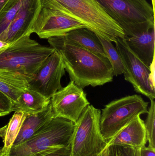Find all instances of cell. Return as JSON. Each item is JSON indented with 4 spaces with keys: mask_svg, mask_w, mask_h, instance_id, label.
<instances>
[{
    "mask_svg": "<svg viewBox=\"0 0 155 156\" xmlns=\"http://www.w3.org/2000/svg\"><path fill=\"white\" fill-rule=\"evenodd\" d=\"M48 42L61 55L71 81L80 88L113 81V69L106 58L67 40L64 35L50 37Z\"/></svg>",
    "mask_w": 155,
    "mask_h": 156,
    "instance_id": "1",
    "label": "cell"
},
{
    "mask_svg": "<svg viewBox=\"0 0 155 156\" xmlns=\"http://www.w3.org/2000/svg\"><path fill=\"white\" fill-rule=\"evenodd\" d=\"M42 7L59 11L83 24L100 38L115 42L124 38L123 29L96 0H41Z\"/></svg>",
    "mask_w": 155,
    "mask_h": 156,
    "instance_id": "2",
    "label": "cell"
},
{
    "mask_svg": "<svg viewBox=\"0 0 155 156\" xmlns=\"http://www.w3.org/2000/svg\"><path fill=\"white\" fill-rule=\"evenodd\" d=\"M30 36L22 37L0 52V71L24 76L28 82L55 51L51 46L42 45L31 39Z\"/></svg>",
    "mask_w": 155,
    "mask_h": 156,
    "instance_id": "3",
    "label": "cell"
},
{
    "mask_svg": "<svg viewBox=\"0 0 155 156\" xmlns=\"http://www.w3.org/2000/svg\"><path fill=\"white\" fill-rule=\"evenodd\" d=\"M105 12L132 37L155 27V10L146 0H96Z\"/></svg>",
    "mask_w": 155,
    "mask_h": 156,
    "instance_id": "4",
    "label": "cell"
},
{
    "mask_svg": "<svg viewBox=\"0 0 155 156\" xmlns=\"http://www.w3.org/2000/svg\"><path fill=\"white\" fill-rule=\"evenodd\" d=\"M75 123L61 117H54L32 136L12 147L8 156H43L50 148L71 145Z\"/></svg>",
    "mask_w": 155,
    "mask_h": 156,
    "instance_id": "5",
    "label": "cell"
},
{
    "mask_svg": "<svg viewBox=\"0 0 155 156\" xmlns=\"http://www.w3.org/2000/svg\"><path fill=\"white\" fill-rule=\"evenodd\" d=\"M148 102L137 94L128 95L112 101L102 109L100 129L106 142L138 115L147 114Z\"/></svg>",
    "mask_w": 155,
    "mask_h": 156,
    "instance_id": "6",
    "label": "cell"
},
{
    "mask_svg": "<svg viewBox=\"0 0 155 156\" xmlns=\"http://www.w3.org/2000/svg\"><path fill=\"white\" fill-rule=\"evenodd\" d=\"M101 114V110L90 105L75 123L72 156H92L105 148L107 142L100 129Z\"/></svg>",
    "mask_w": 155,
    "mask_h": 156,
    "instance_id": "7",
    "label": "cell"
},
{
    "mask_svg": "<svg viewBox=\"0 0 155 156\" xmlns=\"http://www.w3.org/2000/svg\"><path fill=\"white\" fill-rule=\"evenodd\" d=\"M115 43L124 67L125 80L132 84L136 92L150 101L154 100L155 85L151 81L150 68L131 51L123 38L118 37Z\"/></svg>",
    "mask_w": 155,
    "mask_h": 156,
    "instance_id": "8",
    "label": "cell"
},
{
    "mask_svg": "<svg viewBox=\"0 0 155 156\" xmlns=\"http://www.w3.org/2000/svg\"><path fill=\"white\" fill-rule=\"evenodd\" d=\"M55 117H61L76 123L85 109L90 105L83 89L71 81L51 98Z\"/></svg>",
    "mask_w": 155,
    "mask_h": 156,
    "instance_id": "9",
    "label": "cell"
},
{
    "mask_svg": "<svg viewBox=\"0 0 155 156\" xmlns=\"http://www.w3.org/2000/svg\"><path fill=\"white\" fill-rule=\"evenodd\" d=\"M65 68L60 54L55 51L41 66L34 77L29 81V88L48 99L63 88L61 79Z\"/></svg>",
    "mask_w": 155,
    "mask_h": 156,
    "instance_id": "10",
    "label": "cell"
},
{
    "mask_svg": "<svg viewBox=\"0 0 155 156\" xmlns=\"http://www.w3.org/2000/svg\"><path fill=\"white\" fill-rule=\"evenodd\" d=\"M86 27L74 18L58 11L42 7L33 25L32 34L42 39L65 35L68 32Z\"/></svg>",
    "mask_w": 155,
    "mask_h": 156,
    "instance_id": "11",
    "label": "cell"
},
{
    "mask_svg": "<svg viewBox=\"0 0 155 156\" xmlns=\"http://www.w3.org/2000/svg\"><path fill=\"white\" fill-rule=\"evenodd\" d=\"M42 7L41 0H22L16 16L0 37V40L10 44L26 35H31L33 25Z\"/></svg>",
    "mask_w": 155,
    "mask_h": 156,
    "instance_id": "12",
    "label": "cell"
},
{
    "mask_svg": "<svg viewBox=\"0 0 155 156\" xmlns=\"http://www.w3.org/2000/svg\"><path fill=\"white\" fill-rule=\"evenodd\" d=\"M147 142L144 121L138 115L107 142L105 148L110 146L121 145L141 149Z\"/></svg>",
    "mask_w": 155,
    "mask_h": 156,
    "instance_id": "13",
    "label": "cell"
},
{
    "mask_svg": "<svg viewBox=\"0 0 155 156\" xmlns=\"http://www.w3.org/2000/svg\"><path fill=\"white\" fill-rule=\"evenodd\" d=\"M124 39L131 51L150 68L155 61V27Z\"/></svg>",
    "mask_w": 155,
    "mask_h": 156,
    "instance_id": "14",
    "label": "cell"
},
{
    "mask_svg": "<svg viewBox=\"0 0 155 156\" xmlns=\"http://www.w3.org/2000/svg\"><path fill=\"white\" fill-rule=\"evenodd\" d=\"M54 117L51 102L45 110L27 115L23 122L13 146L18 145L31 138L45 124Z\"/></svg>",
    "mask_w": 155,
    "mask_h": 156,
    "instance_id": "15",
    "label": "cell"
},
{
    "mask_svg": "<svg viewBox=\"0 0 155 156\" xmlns=\"http://www.w3.org/2000/svg\"><path fill=\"white\" fill-rule=\"evenodd\" d=\"M51 99L28 88L20 95L12 106V112H22L27 115L42 112L50 104Z\"/></svg>",
    "mask_w": 155,
    "mask_h": 156,
    "instance_id": "16",
    "label": "cell"
},
{
    "mask_svg": "<svg viewBox=\"0 0 155 156\" xmlns=\"http://www.w3.org/2000/svg\"><path fill=\"white\" fill-rule=\"evenodd\" d=\"M28 88V79L24 76L0 71V91L11 100L13 105L17 102L22 93Z\"/></svg>",
    "mask_w": 155,
    "mask_h": 156,
    "instance_id": "17",
    "label": "cell"
},
{
    "mask_svg": "<svg viewBox=\"0 0 155 156\" xmlns=\"http://www.w3.org/2000/svg\"><path fill=\"white\" fill-rule=\"evenodd\" d=\"M64 36L67 40L106 58L99 37L90 29L82 28L72 30L66 34Z\"/></svg>",
    "mask_w": 155,
    "mask_h": 156,
    "instance_id": "18",
    "label": "cell"
},
{
    "mask_svg": "<svg viewBox=\"0 0 155 156\" xmlns=\"http://www.w3.org/2000/svg\"><path fill=\"white\" fill-rule=\"evenodd\" d=\"M27 115L23 113L15 112L9 123L0 128V137L3 139L4 144L0 149V156H8Z\"/></svg>",
    "mask_w": 155,
    "mask_h": 156,
    "instance_id": "19",
    "label": "cell"
},
{
    "mask_svg": "<svg viewBox=\"0 0 155 156\" xmlns=\"http://www.w3.org/2000/svg\"><path fill=\"white\" fill-rule=\"evenodd\" d=\"M106 58L110 62L114 76L123 74L124 67L120 54L112 42L99 37Z\"/></svg>",
    "mask_w": 155,
    "mask_h": 156,
    "instance_id": "20",
    "label": "cell"
},
{
    "mask_svg": "<svg viewBox=\"0 0 155 156\" xmlns=\"http://www.w3.org/2000/svg\"><path fill=\"white\" fill-rule=\"evenodd\" d=\"M22 0H10L0 12V37L7 30L19 11Z\"/></svg>",
    "mask_w": 155,
    "mask_h": 156,
    "instance_id": "21",
    "label": "cell"
},
{
    "mask_svg": "<svg viewBox=\"0 0 155 156\" xmlns=\"http://www.w3.org/2000/svg\"><path fill=\"white\" fill-rule=\"evenodd\" d=\"M145 122L147 140L148 147L155 149V102L151 101L147 116Z\"/></svg>",
    "mask_w": 155,
    "mask_h": 156,
    "instance_id": "22",
    "label": "cell"
},
{
    "mask_svg": "<svg viewBox=\"0 0 155 156\" xmlns=\"http://www.w3.org/2000/svg\"><path fill=\"white\" fill-rule=\"evenodd\" d=\"M107 147L108 156H140L141 149L121 145H112Z\"/></svg>",
    "mask_w": 155,
    "mask_h": 156,
    "instance_id": "23",
    "label": "cell"
},
{
    "mask_svg": "<svg viewBox=\"0 0 155 156\" xmlns=\"http://www.w3.org/2000/svg\"><path fill=\"white\" fill-rule=\"evenodd\" d=\"M43 156H72V145L51 147Z\"/></svg>",
    "mask_w": 155,
    "mask_h": 156,
    "instance_id": "24",
    "label": "cell"
},
{
    "mask_svg": "<svg viewBox=\"0 0 155 156\" xmlns=\"http://www.w3.org/2000/svg\"><path fill=\"white\" fill-rule=\"evenodd\" d=\"M12 106L11 100L0 91V117L9 114L12 112Z\"/></svg>",
    "mask_w": 155,
    "mask_h": 156,
    "instance_id": "25",
    "label": "cell"
},
{
    "mask_svg": "<svg viewBox=\"0 0 155 156\" xmlns=\"http://www.w3.org/2000/svg\"><path fill=\"white\" fill-rule=\"evenodd\" d=\"M140 156H155V149L145 146L140 149Z\"/></svg>",
    "mask_w": 155,
    "mask_h": 156,
    "instance_id": "26",
    "label": "cell"
},
{
    "mask_svg": "<svg viewBox=\"0 0 155 156\" xmlns=\"http://www.w3.org/2000/svg\"><path fill=\"white\" fill-rule=\"evenodd\" d=\"M92 156H108V147L104 149L102 152Z\"/></svg>",
    "mask_w": 155,
    "mask_h": 156,
    "instance_id": "27",
    "label": "cell"
},
{
    "mask_svg": "<svg viewBox=\"0 0 155 156\" xmlns=\"http://www.w3.org/2000/svg\"><path fill=\"white\" fill-rule=\"evenodd\" d=\"M10 44L0 40V52H2L9 46Z\"/></svg>",
    "mask_w": 155,
    "mask_h": 156,
    "instance_id": "28",
    "label": "cell"
},
{
    "mask_svg": "<svg viewBox=\"0 0 155 156\" xmlns=\"http://www.w3.org/2000/svg\"><path fill=\"white\" fill-rule=\"evenodd\" d=\"M10 0H0V12L4 8Z\"/></svg>",
    "mask_w": 155,
    "mask_h": 156,
    "instance_id": "29",
    "label": "cell"
},
{
    "mask_svg": "<svg viewBox=\"0 0 155 156\" xmlns=\"http://www.w3.org/2000/svg\"><path fill=\"white\" fill-rule=\"evenodd\" d=\"M152 6L154 10H155V0H152Z\"/></svg>",
    "mask_w": 155,
    "mask_h": 156,
    "instance_id": "30",
    "label": "cell"
}]
</instances>
